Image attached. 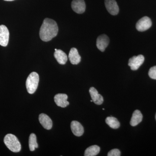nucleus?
<instances>
[{
	"label": "nucleus",
	"instance_id": "obj_24",
	"mask_svg": "<svg viewBox=\"0 0 156 156\" xmlns=\"http://www.w3.org/2000/svg\"><path fill=\"white\" fill-rule=\"evenodd\" d=\"M91 102H92V101H92V100H91Z\"/></svg>",
	"mask_w": 156,
	"mask_h": 156
},
{
	"label": "nucleus",
	"instance_id": "obj_5",
	"mask_svg": "<svg viewBox=\"0 0 156 156\" xmlns=\"http://www.w3.org/2000/svg\"><path fill=\"white\" fill-rule=\"evenodd\" d=\"M144 61V56L142 55L134 56L129 59L128 61V66H130L131 69L132 70H136L143 63Z\"/></svg>",
	"mask_w": 156,
	"mask_h": 156
},
{
	"label": "nucleus",
	"instance_id": "obj_6",
	"mask_svg": "<svg viewBox=\"0 0 156 156\" xmlns=\"http://www.w3.org/2000/svg\"><path fill=\"white\" fill-rule=\"evenodd\" d=\"M9 32L5 25H0V45L6 47L9 44Z\"/></svg>",
	"mask_w": 156,
	"mask_h": 156
},
{
	"label": "nucleus",
	"instance_id": "obj_23",
	"mask_svg": "<svg viewBox=\"0 0 156 156\" xmlns=\"http://www.w3.org/2000/svg\"><path fill=\"white\" fill-rule=\"evenodd\" d=\"M57 50V49H55V51H56V50Z\"/></svg>",
	"mask_w": 156,
	"mask_h": 156
},
{
	"label": "nucleus",
	"instance_id": "obj_15",
	"mask_svg": "<svg viewBox=\"0 0 156 156\" xmlns=\"http://www.w3.org/2000/svg\"><path fill=\"white\" fill-rule=\"evenodd\" d=\"M54 57L59 64L64 65L67 61V55L61 50H57L55 51L54 54Z\"/></svg>",
	"mask_w": 156,
	"mask_h": 156
},
{
	"label": "nucleus",
	"instance_id": "obj_17",
	"mask_svg": "<svg viewBox=\"0 0 156 156\" xmlns=\"http://www.w3.org/2000/svg\"><path fill=\"white\" fill-rule=\"evenodd\" d=\"M100 148L97 145H92L87 148L85 151L84 156H95L99 153Z\"/></svg>",
	"mask_w": 156,
	"mask_h": 156
},
{
	"label": "nucleus",
	"instance_id": "obj_10",
	"mask_svg": "<svg viewBox=\"0 0 156 156\" xmlns=\"http://www.w3.org/2000/svg\"><path fill=\"white\" fill-rule=\"evenodd\" d=\"M54 101L57 106L65 108L69 105L67 101L68 96L65 94H58L54 96Z\"/></svg>",
	"mask_w": 156,
	"mask_h": 156
},
{
	"label": "nucleus",
	"instance_id": "obj_4",
	"mask_svg": "<svg viewBox=\"0 0 156 156\" xmlns=\"http://www.w3.org/2000/svg\"><path fill=\"white\" fill-rule=\"evenodd\" d=\"M151 25V20L149 17L145 16L137 21L136 23V27L137 30L143 32L147 30L150 28Z\"/></svg>",
	"mask_w": 156,
	"mask_h": 156
},
{
	"label": "nucleus",
	"instance_id": "obj_1",
	"mask_svg": "<svg viewBox=\"0 0 156 156\" xmlns=\"http://www.w3.org/2000/svg\"><path fill=\"white\" fill-rule=\"evenodd\" d=\"M58 32V27L55 20L50 18H45L40 30V37L42 41H49L56 36Z\"/></svg>",
	"mask_w": 156,
	"mask_h": 156
},
{
	"label": "nucleus",
	"instance_id": "obj_13",
	"mask_svg": "<svg viewBox=\"0 0 156 156\" xmlns=\"http://www.w3.org/2000/svg\"><path fill=\"white\" fill-rule=\"evenodd\" d=\"M89 93L92 101L95 104L101 105L103 102V98L100 94H98L97 90L94 87H91L89 89Z\"/></svg>",
	"mask_w": 156,
	"mask_h": 156
},
{
	"label": "nucleus",
	"instance_id": "obj_22",
	"mask_svg": "<svg viewBox=\"0 0 156 156\" xmlns=\"http://www.w3.org/2000/svg\"><path fill=\"white\" fill-rule=\"evenodd\" d=\"M4 1H14V0H4Z\"/></svg>",
	"mask_w": 156,
	"mask_h": 156
},
{
	"label": "nucleus",
	"instance_id": "obj_12",
	"mask_svg": "<svg viewBox=\"0 0 156 156\" xmlns=\"http://www.w3.org/2000/svg\"><path fill=\"white\" fill-rule=\"evenodd\" d=\"M71 128L73 134L76 136H81L83 134V127L77 121H73L71 123Z\"/></svg>",
	"mask_w": 156,
	"mask_h": 156
},
{
	"label": "nucleus",
	"instance_id": "obj_20",
	"mask_svg": "<svg viewBox=\"0 0 156 156\" xmlns=\"http://www.w3.org/2000/svg\"><path fill=\"white\" fill-rule=\"evenodd\" d=\"M148 75L151 79L156 80V66L151 68L149 71Z\"/></svg>",
	"mask_w": 156,
	"mask_h": 156
},
{
	"label": "nucleus",
	"instance_id": "obj_2",
	"mask_svg": "<svg viewBox=\"0 0 156 156\" xmlns=\"http://www.w3.org/2000/svg\"><path fill=\"white\" fill-rule=\"evenodd\" d=\"M4 142L7 147L13 152H19L21 150L20 142L14 134H7L4 138Z\"/></svg>",
	"mask_w": 156,
	"mask_h": 156
},
{
	"label": "nucleus",
	"instance_id": "obj_19",
	"mask_svg": "<svg viewBox=\"0 0 156 156\" xmlns=\"http://www.w3.org/2000/svg\"><path fill=\"white\" fill-rule=\"evenodd\" d=\"M29 146L30 151H33L38 147L37 143V136L35 134L32 133L30 134L29 139Z\"/></svg>",
	"mask_w": 156,
	"mask_h": 156
},
{
	"label": "nucleus",
	"instance_id": "obj_25",
	"mask_svg": "<svg viewBox=\"0 0 156 156\" xmlns=\"http://www.w3.org/2000/svg\"><path fill=\"white\" fill-rule=\"evenodd\" d=\"M155 118H156V114Z\"/></svg>",
	"mask_w": 156,
	"mask_h": 156
},
{
	"label": "nucleus",
	"instance_id": "obj_21",
	"mask_svg": "<svg viewBox=\"0 0 156 156\" xmlns=\"http://www.w3.org/2000/svg\"><path fill=\"white\" fill-rule=\"evenodd\" d=\"M108 156H121L120 151L118 149H114L110 151L108 154Z\"/></svg>",
	"mask_w": 156,
	"mask_h": 156
},
{
	"label": "nucleus",
	"instance_id": "obj_8",
	"mask_svg": "<svg viewBox=\"0 0 156 156\" xmlns=\"http://www.w3.org/2000/svg\"><path fill=\"white\" fill-rule=\"evenodd\" d=\"M72 9L77 14H83L86 10V6L84 0H73Z\"/></svg>",
	"mask_w": 156,
	"mask_h": 156
},
{
	"label": "nucleus",
	"instance_id": "obj_16",
	"mask_svg": "<svg viewBox=\"0 0 156 156\" xmlns=\"http://www.w3.org/2000/svg\"><path fill=\"white\" fill-rule=\"evenodd\" d=\"M143 115L141 112L138 110H136L133 112L131 117L130 124L132 126H136L142 121Z\"/></svg>",
	"mask_w": 156,
	"mask_h": 156
},
{
	"label": "nucleus",
	"instance_id": "obj_11",
	"mask_svg": "<svg viewBox=\"0 0 156 156\" xmlns=\"http://www.w3.org/2000/svg\"><path fill=\"white\" fill-rule=\"evenodd\" d=\"M39 120L41 125L45 129L50 130L53 126L52 120L45 114L42 113L39 116Z\"/></svg>",
	"mask_w": 156,
	"mask_h": 156
},
{
	"label": "nucleus",
	"instance_id": "obj_3",
	"mask_svg": "<svg viewBox=\"0 0 156 156\" xmlns=\"http://www.w3.org/2000/svg\"><path fill=\"white\" fill-rule=\"evenodd\" d=\"M39 82V75L36 72L31 73L27 79L26 86L27 92L34 94L37 88Z\"/></svg>",
	"mask_w": 156,
	"mask_h": 156
},
{
	"label": "nucleus",
	"instance_id": "obj_14",
	"mask_svg": "<svg viewBox=\"0 0 156 156\" xmlns=\"http://www.w3.org/2000/svg\"><path fill=\"white\" fill-rule=\"evenodd\" d=\"M69 58L71 63L73 65L78 64L80 62L81 56L76 48H72L70 50L69 54Z\"/></svg>",
	"mask_w": 156,
	"mask_h": 156
},
{
	"label": "nucleus",
	"instance_id": "obj_9",
	"mask_svg": "<svg viewBox=\"0 0 156 156\" xmlns=\"http://www.w3.org/2000/svg\"><path fill=\"white\" fill-rule=\"evenodd\" d=\"M109 43V39L106 35L102 34L97 38L96 41V46L98 50L104 52L105 48L108 46Z\"/></svg>",
	"mask_w": 156,
	"mask_h": 156
},
{
	"label": "nucleus",
	"instance_id": "obj_7",
	"mask_svg": "<svg viewBox=\"0 0 156 156\" xmlns=\"http://www.w3.org/2000/svg\"><path fill=\"white\" fill-rule=\"evenodd\" d=\"M105 7L108 11L112 15H116L119 13V6L115 0H105Z\"/></svg>",
	"mask_w": 156,
	"mask_h": 156
},
{
	"label": "nucleus",
	"instance_id": "obj_18",
	"mask_svg": "<svg viewBox=\"0 0 156 156\" xmlns=\"http://www.w3.org/2000/svg\"><path fill=\"white\" fill-rule=\"evenodd\" d=\"M106 124L113 129H118L119 128L120 124L116 118L113 117H108L105 120Z\"/></svg>",
	"mask_w": 156,
	"mask_h": 156
}]
</instances>
